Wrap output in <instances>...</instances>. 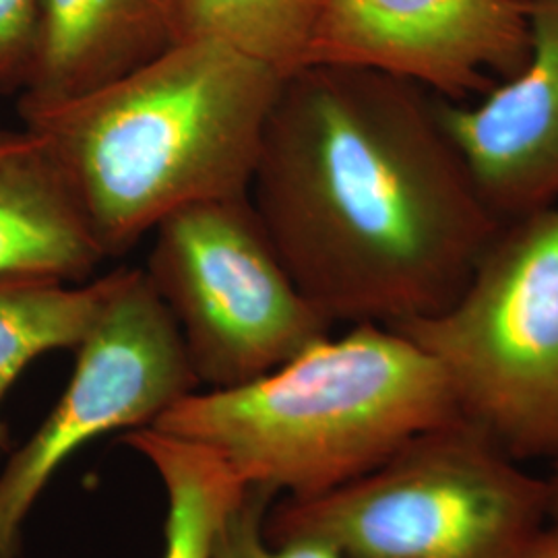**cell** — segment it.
<instances>
[{
	"mask_svg": "<svg viewBox=\"0 0 558 558\" xmlns=\"http://www.w3.org/2000/svg\"><path fill=\"white\" fill-rule=\"evenodd\" d=\"M75 352L57 405L0 470V558H20L36 502L83 447L151 426L201 389L179 325L143 269H120L100 317Z\"/></svg>",
	"mask_w": 558,
	"mask_h": 558,
	"instance_id": "7",
	"label": "cell"
},
{
	"mask_svg": "<svg viewBox=\"0 0 558 558\" xmlns=\"http://www.w3.org/2000/svg\"><path fill=\"white\" fill-rule=\"evenodd\" d=\"M41 0H0V94L29 83L40 29Z\"/></svg>",
	"mask_w": 558,
	"mask_h": 558,
	"instance_id": "16",
	"label": "cell"
},
{
	"mask_svg": "<svg viewBox=\"0 0 558 558\" xmlns=\"http://www.w3.org/2000/svg\"><path fill=\"white\" fill-rule=\"evenodd\" d=\"M393 329L437 359L461 418L558 463V201L500 223L458 299Z\"/></svg>",
	"mask_w": 558,
	"mask_h": 558,
	"instance_id": "5",
	"label": "cell"
},
{
	"mask_svg": "<svg viewBox=\"0 0 558 558\" xmlns=\"http://www.w3.org/2000/svg\"><path fill=\"white\" fill-rule=\"evenodd\" d=\"M106 259L50 145L0 131V278L85 279Z\"/></svg>",
	"mask_w": 558,
	"mask_h": 558,
	"instance_id": "11",
	"label": "cell"
},
{
	"mask_svg": "<svg viewBox=\"0 0 558 558\" xmlns=\"http://www.w3.org/2000/svg\"><path fill=\"white\" fill-rule=\"evenodd\" d=\"M527 52V0H323L304 64L373 69L468 101L519 73Z\"/></svg>",
	"mask_w": 558,
	"mask_h": 558,
	"instance_id": "8",
	"label": "cell"
},
{
	"mask_svg": "<svg viewBox=\"0 0 558 558\" xmlns=\"http://www.w3.org/2000/svg\"><path fill=\"white\" fill-rule=\"evenodd\" d=\"M122 442L145 459L166 493L161 558H218L221 532L246 486L220 453L156 426L124 433Z\"/></svg>",
	"mask_w": 558,
	"mask_h": 558,
	"instance_id": "12",
	"label": "cell"
},
{
	"mask_svg": "<svg viewBox=\"0 0 558 558\" xmlns=\"http://www.w3.org/2000/svg\"><path fill=\"white\" fill-rule=\"evenodd\" d=\"M248 199L331 325L398 327L445 311L500 228L437 96L343 64L283 77Z\"/></svg>",
	"mask_w": 558,
	"mask_h": 558,
	"instance_id": "1",
	"label": "cell"
},
{
	"mask_svg": "<svg viewBox=\"0 0 558 558\" xmlns=\"http://www.w3.org/2000/svg\"><path fill=\"white\" fill-rule=\"evenodd\" d=\"M276 495L263 488H246L239 507L226 521L218 558H339L317 542H290L274 546L265 538V518Z\"/></svg>",
	"mask_w": 558,
	"mask_h": 558,
	"instance_id": "15",
	"label": "cell"
},
{
	"mask_svg": "<svg viewBox=\"0 0 558 558\" xmlns=\"http://www.w3.org/2000/svg\"><path fill=\"white\" fill-rule=\"evenodd\" d=\"M154 230L145 274L179 325L201 387L259 379L331 333L248 195L186 205Z\"/></svg>",
	"mask_w": 558,
	"mask_h": 558,
	"instance_id": "6",
	"label": "cell"
},
{
	"mask_svg": "<svg viewBox=\"0 0 558 558\" xmlns=\"http://www.w3.org/2000/svg\"><path fill=\"white\" fill-rule=\"evenodd\" d=\"M519 558H558V518H550Z\"/></svg>",
	"mask_w": 558,
	"mask_h": 558,
	"instance_id": "17",
	"label": "cell"
},
{
	"mask_svg": "<svg viewBox=\"0 0 558 558\" xmlns=\"http://www.w3.org/2000/svg\"><path fill=\"white\" fill-rule=\"evenodd\" d=\"M177 44L174 0H41L36 62L21 100L94 92Z\"/></svg>",
	"mask_w": 558,
	"mask_h": 558,
	"instance_id": "10",
	"label": "cell"
},
{
	"mask_svg": "<svg viewBox=\"0 0 558 558\" xmlns=\"http://www.w3.org/2000/svg\"><path fill=\"white\" fill-rule=\"evenodd\" d=\"M544 478H546V486H548L550 518H558V463L550 465V472Z\"/></svg>",
	"mask_w": 558,
	"mask_h": 558,
	"instance_id": "18",
	"label": "cell"
},
{
	"mask_svg": "<svg viewBox=\"0 0 558 558\" xmlns=\"http://www.w3.org/2000/svg\"><path fill=\"white\" fill-rule=\"evenodd\" d=\"M521 71L480 98L439 101L449 137L500 223L558 201V0H527Z\"/></svg>",
	"mask_w": 558,
	"mask_h": 558,
	"instance_id": "9",
	"label": "cell"
},
{
	"mask_svg": "<svg viewBox=\"0 0 558 558\" xmlns=\"http://www.w3.org/2000/svg\"><path fill=\"white\" fill-rule=\"evenodd\" d=\"M323 0H174L177 41L218 40L290 75L306 62Z\"/></svg>",
	"mask_w": 558,
	"mask_h": 558,
	"instance_id": "14",
	"label": "cell"
},
{
	"mask_svg": "<svg viewBox=\"0 0 558 558\" xmlns=\"http://www.w3.org/2000/svg\"><path fill=\"white\" fill-rule=\"evenodd\" d=\"M281 75L218 40H182L124 77L57 104L20 101L57 156L104 257L166 216L248 195Z\"/></svg>",
	"mask_w": 558,
	"mask_h": 558,
	"instance_id": "2",
	"label": "cell"
},
{
	"mask_svg": "<svg viewBox=\"0 0 558 558\" xmlns=\"http://www.w3.org/2000/svg\"><path fill=\"white\" fill-rule=\"evenodd\" d=\"M458 418L433 354L393 327L360 323L259 379L199 389L151 426L216 449L246 488L308 500Z\"/></svg>",
	"mask_w": 558,
	"mask_h": 558,
	"instance_id": "3",
	"label": "cell"
},
{
	"mask_svg": "<svg viewBox=\"0 0 558 558\" xmlns=\"http://www.w3.org/2000/svg\"><path fill=\"white\" fill-rule=\"evenodd\" d=\"M548 519L546 478L458 418L327 495L274 502L265 538L339 558H519Z\"/></svg>",
	"mask_w": 558,
	"mask_h": 558,
	"instance_id": "4",
	"label": "cell"
},
{
	"mask_svg": "<svg viewBox=\"0 0 558 558\" xmlns=\"http://www.w3.org/2000/svg\"><path fill=\"white\" fill-rule=\"evenodd\" d=\"M120 269L80 288L50 278H0V459L13 451L2 403L21 373L48 352L77 350L110 299Z\"/></svg>",
	"mask_w": 558,
	"mask_h": 558,
	"instance_id": "13",
	"label": "cell"
}]
</instances>
